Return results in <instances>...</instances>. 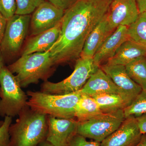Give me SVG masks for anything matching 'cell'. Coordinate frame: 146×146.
I'll use <instances>...</instances> for the list:
<instances>
[{
  "label": "cell",
  "mask_w": 146,
  "mask_h": 146,
  "mask_svg": "<svg viewBox=\"0 0 146 146\" xmlns=\"http://www.w3.org/2000/svg\"><path fill=\"white\" fill-rule=\"evenodd\" d=\"M113 0H76L65 10L57 41L48 51L55 65L78 59L86 39L106 16Z\"/></svg>",
  "instance_id": "6da1fadb"
},
{
  "label": "cell",
  "mask_w": 146,
  "mask_h": 146,
  "mask_svg": "<svg viewBox=\"0 0 146 146\" xmlns=\"http://www.w3.org/2000/svg\"><path fill=\"white\" fill-rule=\"evenodd\" d=\"M9 127V146H37L46 140L48 115L34 111L27 106Z\"/></svg>",
  "instance_id": "7a4b0ae2"
},
{
  "label": "cell",
  "mask_w": 146,
  "mask_h": 146,
  "mask_svg": "<svg viewBox=\"0 0 146 146\" xmlns=\"http://www.w3.org/2000/svg\"><path fill=\"white\" fill-rule=\"evenodd\" d=\"M27 105L34 111L61 119H75L76 105L82 95L79 91L58 95L28 91Z\"/></svg>",
  "instance_id": "3957f363"
},
{
  "label": "cell",
  "mask_w": 146,
  "mask_h": 146,
  "mask_svg": "<svg viewBox=\"0 0 146 146\" xmlns=\"http://www.w3.org/2000/svg\"><path fill=\"white\" fill-rule=\"evenodd\" d=\"M55 65L49 51L22 55L7 68L15 75L22 88L47 81Z\"/></svg>",
  "instance_id": "277c9868"
},
{
  "label": "cell",
  "mask_w": 146,
  "mask_h": 146,
  "mask_svg": "<svg viewBox=\"0 0 146 146\" xmlns=\"http://www.w3.org/2000/svg\"><path fill=\"white\" fill-rule=\"evenodd\" d=\"M0 116L13 118L27 106L29 97L13 73L4 66L0 70Z\"/></svg>",
  "instance_id": "5b68a950"
},
{
  "label": "cell",
  "mask_w": 146,
  "mask_h": 146,
  "mask_svg": "<svg viewBox=\"0 0 146 146\" xmlns=\"http://www.w3.org/2000/svg\"><path fill=\"white\" fill-rule=\"evenodd\" d=\"M99 68L94 63L93 58H79L76 60L74 72L68 77L56 83L45 81L41 86L40 91L46 94L64 95L80 91Z\"/></svg>",
  "instance_id": "8992f818"
},
{
  "label": "cell",
  "mask_w": 146,
  "mask_h": 146,
  "mask_svg": "<svg viewBox=\"0 0 146 146\" xmlns=\"http://www.w3.org/2000/svg\"><path fill=\"white\" fill-rule=\"evenodd\" d=\"M125 119L123 109L103 113L87 121L79 122L77 133L101 143L117 130Z\"/></svg>",
  "instance_id": "52a82bcc"
},
{
  "label": "cell",
  "mask_w": 146,
  "mask_h": 146,
  "mask_svg": "<svg viewBox=\"0 0 146 146\" xmlns=\"http://www.w3.org/2000/svg\"><path fill=\"white\" fill-rule=\"evenodd\" d=\"M31 19L29 15L15 14L7 21L0 47L2 51L11 55L19 51L27 33Z\"/></svg>",
  "instance_id": "ba28073f"
},
{
  "label": "cell",
  "mask_w": 146,
  "mask_h": 146,
  "mask_svg": "<svg viewBox=\"0 0 146 146\" xmlns=\"http://www.w3.org/2000/svg\"><path fill=\"white\" fill-rule=\"evenodd\" d=\"M100 68L120 89L126 107L132 103L142 91L141 86L128 75L124 65L105 63L101 65Z\"/></svg>",
  "instance_id": "9c48e42d"
},
{
  "label": "cell",
  "mask_w": 146,
  "mask_h": 146,
  "mask_svg": "<svg viewBox=\"0 0 146 146\" xmlns=\"http://www.w3.org/2000/svg\"><path fill=\"white\" fill-rule=\"evenodd\" d=\"M140 14L136 0H113L107 15L110 28L115 31L118 27H129Z\"/></svg>",
  "instance_id": "30bf717a"
},
{
  "label": "cell",
  "mask_w": 146,
  "mask_h": 146,
  "mask_svg": "<svg viewBox=\"0 0 146 146\" xmlns=\"http://www.w3.org/2000/svg\"><path fill=\"white\" fill-rule=\"evenodd\" d=\"M65 11L45 1L35 9L31 19V34L35 35L53 28L59 23Z\"/></svg>",
  "instance_id": "8fae6325"
},
{
  "label": "cell",
  "mask_w": 146,
  "mask_h": 146,
  "mask_svg": "<svg viewBox=\"0 0 146 146\" xmlns=\"http://www.w3.org/2000/svg\"><path fill=\"white\" fill-rule=\"evenodd\" d=\"M143 134L141 133L136 118H126L119 127L105 138L100 146H135Z\"/></svg>",
  "instance_id": "7c38bea8"
},
{
  "label": "cell",
  "mask_w": 146,
  "mask_h": 146,
  "mask_svg": "<svg viewBox=\"0 0 146 146\" xmlns=\"http://www.w3.org/2000/svg\"><path fill=\"white\" fill-rule=\"evenodd\" d=\"M46 141L56 146H66L77 133L79 122L75 119H61L48 116Z\"/></svg>",
  "instance_id": "4fadbf2b"
},
{
  "label": "cell",
  "mask_w": 146,
  "mask_h": 146,
  "mask_svg": "<svg viewBox=\"0 0 146 146\" xmlns=\"http://www.w3.org/2000/svg\"><path fill=\"white\" fill-rule=\"evenodd\" d=\"M129 39L127 27L120 26L106 39L94 55V63L99 67L113 57L123 43Z\"/></svg>",
  "instance_id": "5bb4252c"
},
{
  "label": "cell",
  "mask_w": 146,
  "mask_h": 146,
  "mask_svg": "<svg viewBox=\"0 0 146 146\" xmlns=\"http://www.w3.org/2000/svg\"><path fill=\"white\" fill-rule=\"evenodd\" d=\"M82 94L91 96L102 94H116L122 97V93L111 78L99 68L89 79L81 90Z\"/></svg>",
  "instance_id": "9a60e30c"
},
{
  "label": "cell",
  "mask_w": 146,
  "mask_h": 146,
  "mask_svg": "<svg viewBox=\"0 0 146 146\" xmlns=\"http://www.w3.org/2000/svg\"><path fill=\"white\" fill-rule=\"evenodd\" d=\"M60 31V22L53 28L34 35L28 41L22 55L48 51L57 41Z\"/></svg>",
  "instance_id": "2e32d148"
},
{
  "label": "cell",
  "mask_w": 146,
  "mask_h": 146,
  "mask_svg": "<svg viewBox=\"0 0 146 146\" xmlns=\"http://www.w3.org/2000/svg\"><path fill=\"white\" fill-rule=\"evenodd\" d=\"M107 15L89 34L84 46L80 57L93 58L104 42L114 31L110 28Z\"/></svg>",
  "instance_id": "e0dca14e"
},
{
  "label": "cell",
  "mask_w": 146,
  "mask_h": 146,
  "mask_svg": "<svg viewBox=\"0 0 146 146\" xmlns=\"http://www.w3.org/2000/svg\"><path fill=\"white\" fill-rule=\"evenodd\" d=\"M142 56H146V47L128 39L122 44L114 56L106 63L125 66L134 59Z\"/></svg>",
  "instance_id": "ac0fdd59"
},
{
  "label": "cell",
  "mask_w": 146,
  "mask_h": 146,
  "mask_svg": "<svg viewBox=\"0 0 146 146\" xmlns=\"http://www.w3.org/2000/svg\"><path fill=\"white\" fill-rule=\"evenodd\" d=\"M103 113L93 97L82 94L76 105L75 119L78 122L85 121Z\"/></svg>",
  "instance_id": "d6986e66"
},
{
  "label": "cell",
  "mask_w": 146,
  "mask_h": 146,
  "mask_svg": "<svg viewBox=\"0 0 146 146\" xmlns=\"http://www.w3.org/2000/svg\"><path fill=\"white\" fill-rule=\"evenodd\" d=\"M91 97L96 102L103 113L115 112L126 107L125 102L119 94H102Z\"/></svg>",
  "instance_id": "ffe728a7"
},
{
  "label": "cell",
  "mask_w": 146,
  "mask_h": 146,
  "mask_svg": "<svg viewBox=\"0 0 146 146\" xmlns=\"http://www.w3.org/2000/svg\"><path fill=\"white\" fill-rule=\"evenodd\" d=\"M130 78L139 85L142 90L146 89V56L138 58L125 65Z\"/></svg>",
  "instance_id": "44dd1931"
},
{
  "label": "cell",
  "mask_w": 146,
  "mask_h": 146,
  "mask_svg": "<svg viewBox=\"0 0 146 146\" xmlns=\"http://www.w3.org/2000/svg\"><path fill=\"white\" fill-rule=\"evenodd\" d=\"M129 39L146 47V12L140 13L136 21L127 27Z\"/></svg>",
  "instance_id": "7402d4cb"
},
{
  "label": "cell",
  "mask_w": 146,
  "mask_h": 146,
  "mask_svg": "<svg viewBox=\"0 0 146 146\" xmlns=\"http://www.w3.org/2000/svg\"><path fill=\"white\" fill-rule=\"evenodd\" d=\"M125 119L136 118L146 113V89L142 90L131 104L123 109Z\"/></svg>",
  "instance_id": "603a6c76"
},
{
  "label": "cell",
  "mask_w": 146,
  "mask_h": 146,
  "mask_svg": "<svg viewBox=\"0 0 146 146\" xmlns=\"http://www.w3.org/2000/svg\"><path fill=\"white\" fill-rule=\"evenodd\" d=\"M45 0H16L15 14L29 15Z\"/></svg>",
  "instance_id": "cb8c5ba5"
},
{
  "label": "cell",
  "mask_w": 146,
  "mask_h": 146,
  "mask_svg": "<svg viewBox=\"0 0 146 146\" xmlns=\"http://www.w3.org/2000/svg\"><path fill=\"white\" fill-rule=\"evenodd\" d=\"M12 118L5 117L3 123L0 127V146H9L10 144L9 127L12 123Z\"/></svg>",
  "instance_id": "d4e9b609"
},
{
  "label": "cell",
  "mask_w": 146,
  "mask_h": 146,
  "mask_svg": "<svg viewBox=\"0 0 146 146\" xmlns=\"http://www.w3.org/2000/svg\"><path fill=\"white\" fill-rule=\"evenodd\" d=\"M16 10V0H0V12L7 20L13 17Z\"/></svg>",
  "instance_id": "484cf974"
},
{
  "label": "cell",
  "mask_w": 146,
  "mask_h": 146,
  "mask_svg": "<svg viewBox=\"0 0 146 146\" xmlns=\"http://www.w3.org/2000/svg\"><path fill=\"white\" fill-rule=\"evenodd\" d=\"M100 143L88 141L86 138L76 133L72 137L66 146H100Z\"/></svg>",
  "instance_id": "4316f807"
},
{
  "label": "cell",
  "mask_w": 146,
  "mask_h": 146,
  "mask_svg": "<svg viewBox=\"0 0 146 146\" xmlns=\"http://www.w3.org/2000/svg\"><path fill=\"white\" fill-rule=\"evenodd\" d=\"M49 2L55 7L64 11L68 9L75 2L76 0H48Z\"/></svg>",
  "instance_id": "83f0119b"
},
{
  "label": "cell",
  "mask_w": 146,
  "mask_h": 146,
  "mask_svg": "<svg viewBox=\"0 0 146 146\" xmlns=\"http://www.w3.org/2000/svg\"><path fill=\"white\" fill-rule=\"evenodd\" d=\"M136 118L141 133L146 134V113Z\"/></svg>",
  "instance_id": "f1b7e54d"
},
{
  "label": "cell",
  "mask_w": 146,
  "mask_h": 146,
  "mask_svg": "<svg viewBox=\"0 0 146 146\" xmlns=\"http://www.w3.org/2000/svg\"><path fill=\"white\" fill-rule=\"evenodd\" d=\"M8 20L0 12V47L5 33Z\"/></svg>",
  "instance_id": "f546056e"
},
{
  "label": "cell",
  "mask_w": 146,
  "mask_h": 146,
  "mask_svg": "<svg viewBox=\"0 0 146 146\" xmlns=\"http://www.w3.org/2000/svg\"><path fill=\"white\" fill-rule=\"evenodd\" d=\"M140 13L146 12V0H136Z\"/></svg>",
  "instance_id": "4dcf8cb0"
},
{
  "label": "cell",
  "mask_w": 146,
  "mask_h": 146,
  "mask_svg": "<svg viewBox=\"0 0 146 146\" xmlns=\"http://www.w3.org/2000/svg\"><path fill=\"white\" fill-rule=\"evenodd\" d=\"M135 146H146V134L143 135L139 143Z\"/></svg>",
  "instance_id": "1f68e13d"
},
{
  "label": "cell",
  "mask_w": 146,
  "mask_h": 146,
  "mask_svg": "<svg viewBox=\"0 0 146 146\" xmlns=\"http://www.w3.org/2000/svg\"><path fill=\"white\" fill-rule=\"evenodd\" d=\"M37 146H56L53 144L51 143H50L48 141L45 140V141H43L42 143H40Z\"/></svg>",
  "instance_id": "d6a6232c"
},
{
  "label": "cell",
  "mask_w": 146,
  "mask_h": 146,
  "mask_svg": "<svg viewBox=\"0 0 146 146\" xmlns=\"http://www.w3.org/2000/svg\"><path fill=\"white\" fill-rule=\"evenodd\" d=\"M3 58L1 52L0 51V70L4 67Z\"/></svg>",
  "instance_id": "836d02e7"
},
{
  "label": "cell",
  "mask_w": 146,
  "mask_h": 146,
  "mask_svg": "<svg viewBox=\"0 0 146 146\" xmlns=\"http://www.w3.org/2000/svg\"><path fill=\"white\" fill-rule=\"evenodd\" d=\"M3 123V120H1V121H0V127L1 126V125H2Z\"/></svg>",
  "instance_id": "e575fe53"
},
{
  "label": "cell",
  "mask_w": 146,
  "mask_h": 146,
  "mask_svg": "<svg viewBox=\"0 0 146 146\" xmlns=\"http://www.w3.org/2000/svg\"><path fill=\"white\" fill-rule=\"evenodd\" d=\"M0 97H1V88H0Z\"/></svg>",
  "instance_id": "d590c367"
},
{
  "label": "cell",
  "mask_w": 146,
  "mask_h": 146,
  "mask_svg": "<svg viewBox=\"0 0 146 146\" xmlns=\"http://www.w3.org/2000/svg\"></svg>",
  "instance_id": "8d00e7d4"
}]
</instances>
